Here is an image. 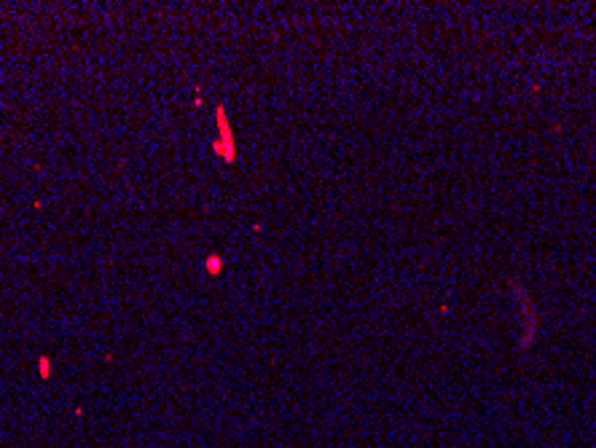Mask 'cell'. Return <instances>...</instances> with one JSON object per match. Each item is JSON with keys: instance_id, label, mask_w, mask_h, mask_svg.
<instances>
[{"instance_id": "obj_4", "label": "cell", "mask_w": 596, "mask_h": 448, "mask_svg": "<svg viewBox=\"0 0 596 448\" xmlns=\"http://www.w3.org/2000/svg\"><path fill=\"white\" fill-rule=\"evenodd\" d=\"M38 373H40V378H51V357L49 354L38 357Z\"/></svg>"}, {"instance_id": "obj_2", "label": "cell", "mask_w": 596, "mask_h": 448, "mask_svg": "<svg viewBox=\"0 0 596 448\" xmlns=\"http://www.w3.org/2000/svg\"><path fill=\"white\" fill-rule=\"evenodd\" d=\"M510 290L518 298V306H521V319H524V322H521V341L518 344L526 349L537 335V312H535V303L529 301V295L524 292V287H521L518 282H510Z\"/></svg>"}, {"instance_id": "obj_3", "label": "cell", "mask_w": 596, "mask_h": 448, "mask_svg": "<svg viewBox=\"0 0 596 448\" xmlns=\"http://www.w3.org/2000/svg\"><path fill=\"white\" fill-rule=\"evenodd\" d=\"M204 269H207V274H212V276H218L223 271V258L218 253H212V255H207L204 258Z\"/></svg>"}, {"instance_id": "obj_1", "label": "cell", "mask_w": 596, "mask_h": 448, "mask_svg": "<svg viewBox=\"0 0 596 448\" xmlns=\"http://www.w3.org/2000/svg\"><path fill=\"white\" fill-rule=\"evenodd\" d=\"M215 126L218 137L212 140V153L220 156L226 164H234L237 161V142H234V129L226 116V105H215Z\"/></svg>"}]
</instances>
